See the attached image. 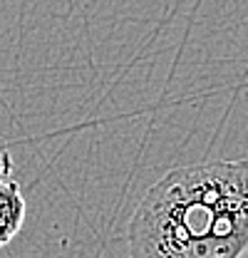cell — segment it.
Returning <instances> with one entry per match:
<instances>
[{
	"instance_id": "cell-4",
	"label": "cell",
	"mask_w": 248,
	"mask_h": 258,
	"mask_svg": "<svg viewBox=\"0 0 248 258\" xmlns=\"http://www.w3.org/2000/svg\"><path fill=\"white\" fill-rule=\"evenodd\" d=\"M241 258H248V248H246V251H243V253H241Z\"/></svg>"
},
{
	"instance_id": "cell-1",
	"label": "cell",
	"mask_w": 248,
	"mask_h": 258,
	"mask_svg": "<svg viewBox=\"0 0 248 258\" xmlns=\"http://www.w3.org/2000/svg\"><path fill=\"white\" fill-rule=\"evenodd\" d=\"M129 258H241L248 248V161L166 171L129 219Z\"/></svg>"
},
{
	"instance_id": "cell-2",
	"label": "cell",
	"mask_w": 248,
	"mask_h": 258,
	"mask_svg": "<svg viewBox=\"0 0 248 258\" xmlns=\"http://www.w3.org/2000/svg\"><path fill=\"white\" fill-rule=\"evenodd\" d=\"M25 199L20 191V184L13 179H5L0 184V248L8 246L25 224Z\"/></svg>"
},
{
	"instance_id": "cell-3",
	"label": "cell",
	"mask_w": 248,
	"mask_h": 258,
	"mask_svg": "<svg viewBox=\"0 0 248 258\" xmlns=\"http://www.w3.org/2000/svg\"><path fill=\"white\" fill-rule=\"evenodd\" d=\"M10 174H13V159H10V149H8V144L0 139V184H3L5 179H10Z\"/></svg>"
}]
</instances>
